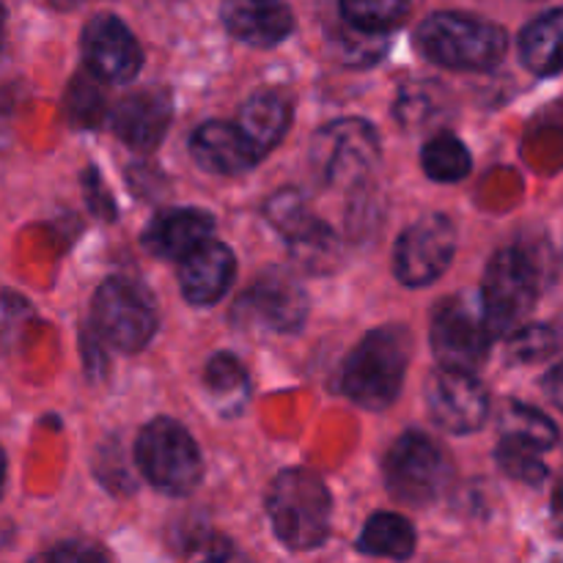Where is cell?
Listing matches in <instances>:
<instances>
[{"instance_id":"6da1fadb","label":"cell","mask_w":563,"mask_h":563,"mask_svg":"<svg viewBox=\"0 0 563 563\" xmlns=\"http://www.w3.org/2000/svg\"><path fill=\"white\" fill-rule=\"evenodd\" d=\"M410 352L412 335L401 324L372 330L344 361L339 388L346 399L366 410H385L394 405L405 385Z\"/></svg>"},{"instance_id":"7a4b0ae2","label":"cell","mask_w":563,"mask_h":563,"mask_svg":"<svg viewBox=\"0 0 563 563\" xmlns=\"http://www.w3.org/2000/svg\"><path fill=\"white\" fill-rule=\"evenodd\" d=\"M267 511L275 537L286 548L313 550L328 539L333 500L319 476L308 471H284L269 487Z\"/></svg>"},{"instance_id":"3957f363","label":"cell","mask_w":563,"mask_h":563,"mask_svg":"<svg viewBox=\"0 0 563 563\" xmlns=\"http://www.w3.org/2000/svg\"><path fill=\"white\" fill-rule=\"evenodd\" d=\"M418 47L445 69L487 71L506 55V33L478 16L443 11L418 27Z\"/></svg>"},{"instance_id":"277c9868","label":"cell","mask_w":563,"mask_h":563,"mask_svg":"<svg viewBox=\"0 0 563 563\" xmlns=\"http://www.w3.org/2000/svg\"><path fill=\"white\" fill-rule=\"evenodd\" d=\"M379 137L363 119H341L313 135L311 163L317 176L335 190L366 185L379 165Z\"/></svg>"},{"instance_id":"5b68a950","label":"cell","mask_w":563,"mask_h":563,"mask_svg":"<svg viewBox=\"0 0 563 563\" xmlns=\"http://www.w3.org/2000/svg\"><path fill=\"white\" fill-rule=\"evenodd\" d=\"M539 267L520 247H506L489 262L482 286V308L493 335H511L537 306Z\"/></svg>"},{"instance_id":"8992f818","label":"cell","mask_w":563,"mask_h":563,"mask_svg":"<svg viewBox=\"0 0 563 563\" xmlns=\"http://www.w3.org/2000/svg\"><path fill=\"white\" fill-rule=\"evenodd\" d=\"M135 456L146 482L159 493L187 495L201 482V451L190 432L170 418H157L143 427Z\"/></svg>"},{"instance_id":"52a82bcc","label":"cell","mask_w":563,"mask_h":563,"mask_svg":"<svg viewBox=\"0 0 563 563\" xmlns=\"http://www.w3.org/2000/svg\"><path fill=\"white\" fill-rule=\"evenodd\" d=\"M385 487L396 500L429 506L445 493L451 482V462L445 451L423 432H405L385 454Z\"/></svg>"},{"instance_id":"ba28073f","label":"cell","mask_w":563,"mask_h":563,"mask_svg":"<svg viewBox=\"0 0 563 563\" xmlns=\"http://www.w3.org/2000/svg\"><path fill=\"white\" fill-rule=\"evenodd\" d=\"M432 350L440 366L476 372L489 355L493 330L484 317L482 300L467 295L445 297L432 313Z\"/></svg>"},{"instance_id":"9c48e42d","label":"cell","mask_w":563,"mask_h":563,"mask_svg":"<svg viewBox=\"0 0 563 563\" xmlns=\"http://www.w3.org/2000/svg\"><path fill=\"white\" fill-rule=\"evenodd\" d=\"M93 322L115 350L137 352L157 330V308L152 295L132 278L104 280L93 297Z\"/></svg>"},{"instance_id":"30bf717a","label":"cell","mask_w":563,"mask_h":563,"mask_svg":"<svg viewBox=\"0 0 563 563\" xmlns=\"http://www.w3.org/2000/svg\"><path fill=\"white\" fill-rule=\"evenodd\" d=\"M308 297L302 286L286 273H269L258 278L236 300L231 319L236 328L264 330V333H297L306 322Z\"/></svg>"},{"instance_id":"8fae6325","label":"cell","mask_w":563,"mask_h":563,"mask_svg":"<svg viewBox=\"0 0 563 563\" xmlns=\"http://www.w3.org/2000/svg\"><path fill=\"white\" fill-rule=\"evenodd\" d=\"M456 253V231L445 214L416 220L396 242L394 269L405 286H429L449 269Z\"/></svg>"},{"instance_id":"7c38bea8","label":"cell","mask_w":563,"mask_h":563,"mask_svg":"<svg viewBox=\"0 0 563 563\" xmlns=\"http://www.w3.org/2000/svg\"><path fill=\"white\" fill-rule=\"evenodd\" d=\"M429 416L454 434H471L482 429L489 416V396L473 372L440 366L427 379Z\"/></svg>"},{"instance_id":"4fadbf2b","label":"cell","mask_w":563,"mask_h":563,"mask_svg":"<svg viewBox=\"0 0 563 563\" xmlns=\"http://www.w3.org/2000/svg\"><path fill=\"white\" fill-rule=\"evenodd\" d=\"M82 58L93 77L104 82H126L141 71V44L130 27L113 14H97L82 31Z\"/></svg>"},{"instance_id":"5bb4252c","label":"cell","mask_w":563,"mask_h":563,"mask_svg":"<svg viewBox=\"0 0 563 563\" xmlns=\"http://www.w3.org/2000/svg\"><path fill=\"white\" fill-rule=\"evenodd\" d=\"M267 220L286 236L297 258L319 267L324 256H333L335 236L328 223L317 218L308 207L306 196L297 190H280L269 198Z\"/></svg>"},{"instance_id":"9a60e30c","label":"cell","mask_w":563,"mask_h":563,"mask_svg":"<svg viewBox=\"0 0 563 563\" xmlns=\"http://www.w3.org/2000/svg\"><path fill=\"white\" fill-rule=\"evenodd\" d=\"M170 124V99L159 88H143L115 104L110 115L115 137L135 152H152L163 143Z\"/></svg>"},{"instance_id":"2e32d148","label":"cell","mask_w":563,"mask_h":563,"mask_svg":"<svg viewBox=\"0 0 563 563\" xmlns=\"http://www.w3.org/2000/svg\"><path fill=\"white\" fill-rule=\"evenodd\" d=\"M181 295L192 306H212L229 291L236 273V258L220 242H201L187 256L179 258Z\"/></svg>"},{"instance_id":"e0dca14e","label":"cell","mask_w":563,"mask_h":563,"mask_svg":"<svg viewBox=\"0 0 563 563\" xmlns=\"http://www.w3.org/2000/svg\"><path fill=\"white\" fill-rule=\"evenodd\" d=\"M192 159L209 174H245L262 159V152L245 137L236 124L225 121H207L190 137Z\"/></svg>"},{"instance_id":"ac0fdd59","label":"cell","mask_w":563,"mask_h":563,"mask_svg":"<svg viewBox=\"0 0 563 563\" xmlns=\"http://www.w3.org/2000/svg\"><path fill=\"white\" fill-rule=\"evenodd\" d=\"M223 22L231 36L251 47H275L295 25L280 0H225Z\"/></svg>"},{"instance_id":"d6986e66","label":"cell","mask_w":563,"mask_h":563,"mask_svg":"<svg viewBox=\"0 0 563 563\" xmlns=\"http://www.w3.org/2000/svg\"><path fill=\"white\" fill-rule=\"evenodd\" d=\"M214 229L212 214L203 209H168L157 214L143 231V245L157 258H181L209 240Z\"/></svg>"},{"instance_id":"ffe728a7","label":"cell","mask_w":563,"mask_h":563,"mask_svg":"<svg viewBox=\"0 0 563 563\" xmlns=\"http://www.w3.org/2000/svg\"><path fill=\"white\" fill-rule=\"evenodd\" d=\"M291 121V108L289 99L278 91H258L256 97H251L245 102L240 113V130L245 132L247 141L264 154L273 146H278L284 141L286 130H289Z\"/></svg>"},{"instance_id":"44dd1931","label":"cell","mask_w":563,"mask_h":563,"mask_svg":"<svg viewBox=\"0 0 563 563\" xmlns=\"http://www.w3.org/2000/svg\"><path fill=\"white\" fill-rule=\"evenodd\" d=\"M561 9H553L522 31L520 53L528 69L537 75H555L561 69Z\"/></svg>"},{"instance_id":"7402d4cb","label":"cell","mask_w":563,"mask_h":563,"mask_svg":"<svg viewBox=\"0 0 563 563\" xmlns=\"http://www.w3.org/2000/svg\"><path fill=\"white\" fill-rule=\"evenodd\" d=\"M357 548L377 559H410L416 553V528L405 517L379 511L366 522Z\"/></svg>"},{"instance_id":"603a6c76","label":"cell","mask_w":563,"mask_h":563,"mask_svg":"<svg viewBox=\"0 0 563 563\" xmlns=\"http://www.w3.org/2000/svg\"><path fill=\"white\" fill-rule=\"evenodd\" d=\"M203 385H207L209 399L223 407L225 412H240L251 396V379H247L245 368L234 355H225V352L207 363Z\"/></svg>"},{"instance_id":"cb8c5ba5","label":"cell","mask_w":563,"mask_h":563,"mask_svg":"<svg viewBox=\"0 0 563 563\" xmlns=\"http://www.w3.org/2000/svg\"><path fill=\"white\" fill-rule=\"evenodd\" d=\"M500 429H504V438L526 443L537 451H548L559 443L555 423L544 412L528 405H517V401H509L506 410L500 412Z\"/></svg>"},{"instance_id":"d4e9b609","label":"cell","mask_w":563,"mask_h":563,"mask_svg":"<svg viewBox=\"0 0 563 563\" xmlns=\"http://www.w3.org/2000/svg\"><path fill=\"white\" fill-rule=\"evenodd\" d=\"M423 170L434 181H460L471 174V152L460 137L440 132L423 146Z\"/></svg>"},{"instance_id":"484cf974","label":"cell","mask_w":563,"mask_h":563,"mask_svg":"<svg viewBox=\"0 0 563 563\" xmlns=\"http://www.w3.org/2000/svg\"><path fill=\"white\" fill-rule=\"evenodd\" d=\"M341 14L355 31L385 33L410 14V0H341Z\"/></svg>"},{"instance_id":"4316f807","label":"cell","mask_w":563,"mask_h":563,"mask_svg":"<svg viewBox=\"0 0 563 563\" xmlns=\"http://www.w3.org/2000/svg\"><path fill=\"white\" fill-rule=\"evenodd\" d=\"M495 460L504 467L506 476L517 478V482L528 484V487H539L548 478V467L537 456V449L526 443H517V440L504 438V443L495 451Z\"/></svg>"},{"instance_id":"83f0119b","label":"cell","mask_w":563,"mask_h":563,"mask_svg":"<svg viewBox=\"0 0 563 563\" xmlns=\"http://www.w3.org/2000/svg\"><path fill=\"white\" fill-rule=\"evenodd\" d=\"M559 350V333L550 324H528V328H517L511 335L509 355L511 361L520 363H539L548 361Z\"/></svg>"},{"instance_id":"f1b7e54d","label":"cell","mask_w":563,"mask_h":563,"mask_svg":"<svg viewBox=\"0 0 563 563\" xmlns=\"http://www.w3.org/2000/svg\"><path fill=\"white\" fill-rule=\"evenodd\" d=\"M434 110H438L434 86H407L405 93H401L396 113L405 121V126H421V121L432 119Z\"/></svg>"},{"instance_id":"f546056e","label":"cell","mask_w":563,"mask_h":563,"mask_svg":"<svg viewBox=\"0 0 563 563\" xmlns=\"http://www.w3.org/2000/svg\"><path fill=\"white\" fill-rule=\"evenodd\" d=\"M25 311H31V308L20 295H0V344H9V341L16 339L22 328L16 319Z\"/></svg>"},{"instance_id":"4dcf8cb0","label":"cell","mask_w":563,"mask_h":563,"mask_svg":"<svg viewBox=\"0 0 563 563\" xmlns=\"http://www.w3.org/2000/svg\"><path fill=\"white\" fill-rule=\"evenodd\" d=\"M47 559L60 561V559H99V550H86V548H60L47 553Z\"/></svg>"},{"instance_id":"1f68e13d","label":"cell","mask_w":563,"mask_h":563,"mask_svg":"<svg viewBox=\"0 0 563 563\" xmlns=\"http://www.w3.org/2000/svg\"><path fill=\"white\" fill-rule=\"evenodd\" d=\"M3 484H5V456H3V449H0V493H3Z\"/></svg>"},{"instance_id":"d6a6232c","label":"cell","mask_w":563,"mask_h":563,"mask_svg":"<svg viewBox=\"0 0 563 563\" xmlns=\"http://www.w3.org/2000/svg\"><path fill=\"white\" fill-rule=\"evenodd\" d=\"M3 27H5V11L3 5H0V38H3Z\"/></svg>"}]
</instances>
